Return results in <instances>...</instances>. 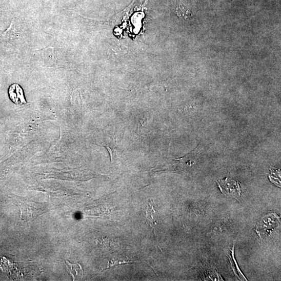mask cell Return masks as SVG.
<instances>
[{
  "label": "cell",
  "instance_id": "cell-3",
  "mask_svg": "<svg viewBox=\"0 0 281 281\" xmlns=\"http://www.w3.org/2000/svg\"><path fill=\"white\" fill-rule=\"evenodd\" d=\"M42 59L49 66H56L61 63V54L54 48L47 47L39 50Z\"/></svg>",
  "mask_w": 281,
  "mask_h": 281
},
{
  "label": "cell",
  "instance_id": "cell-5",
  "mask_svg": "<svg viewBox=\"0 0 281 281\" xmlns=\"http://www.w3.org/2000/svg\"><path fill=\"white\" fill-rule=\"evenodd\" d=\"M65 264L67 270L70 275L72 276L73 280L83 278L84 272L82 267L80 264H72L67 261H66Z\"/></svg>",
  "mask_w": 281,
  "mask_h": 281
},
{
  "label": "cell",
  "instance_id": "cell-9",
  "mask_svg": "<svg viewBox=\"0 0 281 281\" xmlns=\"http://www.w3.org/2000/svg\"><path fill=\"white\" fill-rule=\"evenodd\" d=\"M147 121V118L146 116L144 117L143 119L140 120V123L139 124V127L138 128L139 129L140 127H142Z\"/></svg>",
  "mask_w": 281,
  "mask_h": 281
},
{
  "label": "cell",
  "instance_id": "cell-1",
  "mask_svg": "<svg viewBox=\"0 0 281 281\" xmlns=\"http://www.w3.org/2000/svg\"><path fill=\"white\" fill-rule=\"evenodd\" d=\"M218 184L222 192L225 195L233 196L236 199L240 196V187L237 181L227 178Z\"/></svg>",
  "mask_w": 281,
  "mask_h": 281
},
{
  "label": "cell",
  "instance_id": "cell-4",
  "mask_svg": "<svg viewBox=\"0 0 281 281\" xmlns=\"http://www.w3.org/2000/svg\"><path fill=\"white\" fill-rule=\"evenodd\" d=\"M8 93L10 99L15 104L17 105L27 104L23 90L19 85L15 84L11 85Z\"/></svg>",
  "mask_w": 281,
  "mask_h": 281
},
{
  "label": "cell",
  "instance_id": "cell-8",
  "mask_svg": "<svg viewBox=\"0 0 281 281\" xmlns=\"http://www.w3.org/2000/svg\"><path fill=\"white\" fill-rule=\"evenodd\" d=\"M132 263H135V262H129V261H125L124 260H111L108 264V267L106 269H109L110 268H112L116 266L123 265V264H132Z\"/></svg>",
  "mask_w": 281,
  "mask_h": 281
},
{
  "label": "cell",
  "instance_id": "cell-2",
  "mask_svg": "<svg viewBox=\"0 0 281 281\" xmlns=\"http://www.w3.org/2000/svg\"><path fill=\"white\" fill-rule=\"evenodd\" d=\"M265 217L262 219L257 226L256 230L259 235L260 234L267 235L268 234L274 230L278 224L279 217L275 214H270Z\"/></svg>",
  "mask_w": 281,
  "mask_h": 281
},
{
  "label": "cell",
  "instance_id": "cell-6",
  "mask_svg": "<svg viewBox=\"0 0 281 281\" xmlns=\"http://www.w3.org/2000/svg\"><path fill=\"white\" fill-rule=\"evenodd\" d=\"M19 31L16 28V23L13 17V21L6 32L3 34V37L8 41H14L17 37H19Z\"/></svg>",
  "mask_w": 281,
  "mask_h": 281
},
{
  "label": "cell",
  "instance_id": "cell-7",
  "mask_svg": "<svg viewBox=\"0 0 281 281\" xmlns=\"http://www.w3.org/2000/svg\"><path fill=\"white\" fill-rule=\"evenodd\" d=\"M154 209L152 208H150V206L149 205V207H147L146 209V217L148 222L149 224L152 226L153 229H155V226L157 224L156 220L154 218V214L155 213Z\"/></svg>",
  "mask_w": 281,
  "mask_h": 281
}]
</instances>
